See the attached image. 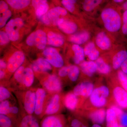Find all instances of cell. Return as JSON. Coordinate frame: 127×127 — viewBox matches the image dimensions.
Listing matches in <instances>:
<instances>
[{
  "label": "cell",
  "instance_id": "d4e9b609",
  "mask_svg": "<svg viewBox=\"0 0 127 127\" xmlns=\"http://www.w3.org/2000/svg\"><path fill=\"white\" fill-rule=\"evenodd\" d=\"M20 127H40L39 123L32 115L25 116L21 120Z\"/></svg>",
  "mask_w": 127,
  "mask_h": 127
},
{
  "label": "cell",
  "instance_id": "60d3db41",
  "mask_svg": "<svg viewBox=\"0 0 127 127\" xmlns=\"http://www.w3.org/2000/svg\"><path fill=\"white\" fill-rule=\"evenodd\" d=\"M122 32L124 35H127V10L125 11L122 17Z\"/></svg>",
  "mask_w": 127,
  "mask_h": 127
},
{
  "label": "cell",
  "instance_id": "7a4b0ae2",
  "mask_svg": "<svg viewBox=\"0 0 127 127\" xmlns=\"http://www.w3.org/2000/svg\"><path fill=\"white\" fill-rule=\"evenodd\" d=\"M108 88L105 86H102L95 88L90 96V101L94 106L101 107L106 104L107 98L109 96Z\"/></svg>",
  "mask_w": 127,
  "mask_h": 127
},
{
  "label": "cell",
  "instance_id": "8d00e7d4",
  "mask_svg": "<svg viewBox=\"0 0 127 127\" xmlns=\"http://www.w3.org/2000/svg\"><path fill=\"white\" fill-rule=\"evenodd\" d=\"M25 68L24 67L21 66L16 70L14 73L15 79L18 82L22 83Z\"/></svg>",
  "mask_w": 127,
  "mask_h": 127
},
{
  "label": "cell",
  "instance_id": "52a82bcc",
  "mask_svg": "<svg viewBox=\"0 0 127 127\" xmlns=\"http://www.w3.org/2000/svg\"><path fill=\"white\" fill-rule=\"evenodd\" d=\"M113 95L116 102L122 108H127V91L122 87H117L113 90Z\"/></svg>",
  "mask_w": 127,
  "mask_h": 127
},
{
  "label": "cell",
  "instance_id": "d590c367",
  "mask_svg": "<svg viewBox=\"0 0 127 127\" xmlns=\"http://www.w3.org/2000/svg\"><path fill=\"white\" fill-rule=\"evenodd\" d=\"M12 122L10 119L5 115H0V126L1 127H11Z\"/></svg>",
  "mask_w": 127,
  "mask_h": 127
},
{
  "label": "cell",
  "instance_id": "4dcf8cb0",
  "mask_svg": "<svg viewBox=\"0 0 127 127\" xmlns=\"http://www.w3.org/2000/svg\"><path fill=\"white\" fill-rule=\"evenodd\" d=\"M79 74V68L77 66L71 65L68 66V76L71 81H76L78 78Z\"/></svg>",
  "mask_w": 127,
  "mask_h": 127
},
{
  "label": "cell",
  "instance_id": "8992f818",
  "mask_svg": "<svg viewBox=\"0 0 127 127\" xmlns=\"http://www.w3.org/2000/svg\"><path fill=\"white\" fill-rule=\"evenodd\" d=\"M94 85L89 82H84L78 84L73 89V93L76 96L88 97L93 92Z\"/></svg>",
  "mask_w": 127,
  "mask_h": 127
},
{
  "label": "cell",
  "instance_id": "2e32d148",
  "mask_svg": "<svg viewBox=\"0 0 127 127\" xmlns=\"http://www.w3.org/2000/svg\"><path fill=\"white\" fill-rule=\"evenodd\" d=\"M80 67L82 72L89 77L92 76L97 71L96 64L93 61L82 62L80 64Z\"/></svg>",
  "mask_w": 127,
  "mask_h": 127
},
{
  "label": "cell",
  "instance_id": "3957f363",
  "mask_svg": "<svg viewBox=\"0 0 127 127\" xmlns=\"http://www.w3.org/2000/svg\"><path fill=\"white\" fill-rule=\"evenodd\" d=\"M24 25L23 20L21 18H17L9 21L6 26L5 32L10 40L15 41L19 37V30Z\"/></svg>",
  "mask_w": 127,
  "mask_h": 127
},
{
  "label": "cell",
  "instance_id": "d6a6232c",
  "mask_svg": "<svg viewBox=\"0 0 127 127\" xmlns=\"http://www.w3.org/2000/svg\"><path fill=\"white\" fill-rule=\"evenodd\" d=\"M118 77L122 87L127 91V74L122 70L118 72Z\"/></svg>",
  "mask_w": 127,
  "mask_h": 127
},
{
  "label": "cell",
  "instance_id": "ee69618b",
  "mask_svg": "<svg viewBox=\"0 0 127 127\" xmlns=\"http://www.w3.org/2000/svg\"><path fill=\"white\" fill-rule=\"evenodd\" d=\"M47 2V0H32V6L35 10L40 5Z\"/></svg>",
  "mask_w": 127,
  "mask_h": 127
},
{
  "label": "cell",
  "instance_id": "91938a15",
  "mask_svg": "<svg viewBox=\"0 0 127 127\" xmlns=\"http://www.w3.org/2000/svg\"><path fill=\"white\" fill-rule=\"evenodd\" d=\"M118 127H124V126H122V125H119V126H118Z\"/></svg>",
  "mask_w": 127,
  "mask_h": 127
},
{
  "label": "cell",
  "instance_id": "6da1fadb",
  "mask_svg": "<svg viewBox=\"0 0 127 127\" xmlns=\"http://www.w3.org/2000/svg\"><path fill=\"white\" fill-rule=\"evenodd\" d=\"M101 18L104 27L108 32H116L122 26V18L120 14L112 8H105L101 14Z\"/></svg>",
  "mask_w": 127,
  "mask_h": 127
},
{
  "label": "cell",
  "instance_id": "c3c4849f",
  "mask_svg": "<svg viewBox=\"0 0 127 127\" xmlns=\"http://www.w3.org/2000/svg\"><path fill=\"white\" fill-rule=\"evenodd\" d=\"M111 108L114 111L117 117L120 118L121 117V116L124 113L122 109H120V108H119L115 106H112Z\"/></svg>",
  "mask_w": 127,
  "mask_h": 127
},
{
  "label": "cell",
  "instance_id": "e575fe53",
  "mask_svg": "<svg viewBox=\"0 0 127 127\" xmlns=\"http://www.w3.org/2000/svg\"><path fill=\"white\" fill-rule=\"evenodd\" d=\"M11 12L9 9L4 13L1 14L0 18V27L1 28L5 25L7 21L11 16Z\"/></svg>",
  "mask_w": 127,
  "mask_h": 127
},
{
  "label": "cell",
  "instance_id": "30bf717a",
  "mask_svg": "<svg viewBox=\"0 0 127 127\" xmlns=\"http://www.w3.org/2000/svg\"><path fill=\"white\" fill-rule=\"evenodd\" d=\"M43 84L47 90L52 92H58L61 89V82L58 77L55 75L49 76Z\"/></svg>",
  "mask_w": 127,
  "mask_h": 127
},
{
  "label": "cell",
  "instance_id": "d6986e66",
  "mask_svg": "<svg viewBox=\"0 0 127 127\" xmlns=\"http://www.w3.org/2000/svg\"><path fill=\"white\" fill-rule=\"evenodd\" d=\"M41 127H63L61 120L58 117L49 116L42 120Z\"/></svg>",
  "mask_w": 127,
  "mask_h": 127
},
{
  "label": "cell",
  "instance_id": "74e56055",
  "mask_svg": "<svg viewBox=\"0 0 127 127\" xmlns=\"http://www.w3.org/2000/svg\"><path fill=\"white\" fill-rule=\"evenodd\" d=\"M10 105L8 101L7 100L2 101L0 104V113L6 115L10 113Z\"/></svg>",
  "mask_w": 127,
  "mask_h": 127
},
{
  "label": "cell",
  "instance_id": "7dc6e473",
  "mask_svg": "<svg viewBox=\"0 0 127 127\" xmlns=\"http://www.w3.org/2000/svg\"><path fill=\"white\" fill-rule=\"evenodd\" d=\"M8 10V5L7 3L4 1L0 2V14L4 13Z\"/></svg>",
  "mask_w": 127,
  "mask_h": 127
},
{
  "label": "cell",
  "instance_id": "9f6ffc18",
  "mask_svg": "<svg viewBox=\"0 0 127 127\" xmlns=\"http://www.w3.org/2000/svg\"><path fill=\"white\" fill-rule=\"evenodd\" d=\"M113 0L116 3H120L123 2L125 0Z\"/></svg>",
  "mask_w": 127,
  "mask_h": 127
},
{
  "label": "cell",
  "instance_id": "4316f807",
  "mask_svg": "<svg viewBox=\"0 0 127 127\" xmlns=\"http://www.w3.org/2000/svg\"><path fill=\"white\" fill-rule=\"evenodd\" d=\"M34 75L32 68L27 67L25 68L22 83L27 87H30L33 84Z\"/></svg>",
  "mask_w": 127,
  "mask_h": 127
},
{
  "label": "cell",
  "instance_id": "ba28073f",
  "mask_svg": "<svg viewBox=\"0 0 127 127\" xmlns=\"http://www.w3.org/2000/svg\"><path fill=\"white\" fill-rule=\"evenodd\" d=\"M66 10L63 7L57 6L50 9L48 12V18L51 23L54 25L57 26L60 16H65L67 14Z\"/></svg>",
  "mask_w": 127,
  "mask_h": 127
},
{
  "label": "cell",
  "instance_id": "484cf974",
  "mask_svg": "<svg viewBox=\"0 0 127 127\" xmlns=\"http://www.w3.org/2000/svg\"><path fill=\"white\" fill-rule=\"evenodd\" d=\"M11 7L17 10H21L27 7L30 4L31 0H6Z\"/></svg>",
  "mask_w": 127,
  "mask_h": 127
},
{
  "label": "cell",
  "instance_id": "9a60e30c",
  "mask_svg": "<svg viewBox=\"0 0 127 127\" xmlns=\"http://www.w3.org/2000/svg\"><path fill=\"white\" fill-rule=\"evenodd\" d=\"M33 70L36 72H47L51 70L52 66L51 64L45 59L40 58L37 59L32 65Z\"/></svg>",
  "mask_w": 127,
  "mask_h": 127
},
{
  "label": "cell",
  "instance_id": "1f68e13d",
  "mask_svg": "<svg viewBox=\"0 0 127 127\" xmlns=\"http://www.w3.org/2000/svg\"><path fill=\"white\" fill-rule=\"evenodd\" d=\"M77 0H62V3L66 9L72 12L75 10V4Z\"/></svg>",
  "mask_w": 127,
  "mask_h": 127
},
{
  "label": "cell",
  "instance_id": "ffe728a7",
  "mask_svg": "<svg viewBox=\"0 0 127 127\" xmlns=\"http://www.w3.org/2000/svg\"><path fill=\"white\" fill-rule=\"evenodd\" d=\"M90 35L88 32L83 31L71 35L69 38L71 42L77 45H82L88 40Z\"/></svg>",
  "mask_w": 127,
  "mask_h": 127
},
{
  "label": "cell",
  "instance_id": "11a10c76",
  "mask_svg": "<svg viewBox=\"0 0 127 127\" xmlns=\"http://www.w3.org/2000/svg\"><path fill=\"white\" fill-rule=\"evenodd\" d=\"M5 76V73L3 71L1 70L0 71V79L3 78H4Z\"/></svg>",
  "mask_w": 127,
  "mask_h": 127
},
{
  "label": "cell",
  "instance_id": "e0dca14e",
  "mask_svg": "<svg viewBox=\"0 0 127 127\" xmlns=\"http://www.w3.org/2000/svg\"><path fill=\"white\" fill-rule=\"evenodd\" d=\"M48 43L54 47H60L63 45L64 38L61 34L52 32H50L47 35Z\"/></svg>",
  "mask_w": 127,
  "mask_h": 127
},
{
  "label": "cell",
  "instance_id": "db71d44e",
  "mask_svg": "<svg viewBox=\"0 0 127 127\" xmlns=\"http://www.w3.org/2000/svg\"><path fill=\"white\" fill-rule=\"evenodd\" d=\"M123 8L124 10H127V1H125L123 4Z\"/></svg>",
  "mask_w": 127,
  "mask_h": 127
},
{
  "label": "cell",
  "instance_id": "b9f144b4",
  "mask_svg": "<svg viewBox=\"0 0 127 127\" xmlns=\"http://www.w3.org/2000/svg\"><path fill=\"white\" fill-rule=\"evenodd\" d=\"M10 39L6 32L2 31L0 32V43L3 45L9 42Z\"/></svg>",
  "mask_w": 127,
  "mask_h": 127
},
{
  "label": "cell",
  "instance_id": "83f0119b",
  "mask_svg": "<svg viewBox=\"0 0 127 127\" xmlns=\"http://www.w3.org/2000/svg\"><path fill=\"white\" fill-rule=\"evenodd\" d=\"M77 98L74 93L68 94L65 98V105L70 110L75 109L77 105Z\"/></svg>",
  "mask_w": 127,
  "mask_h": 127
},
{
  "label": "cell",
  "instance_id": "9c48e42d",
  "mask_svg": "<svg viewBox=\"0 0 127 127\" xmlns=\"http://www.w3.org/2000/svg\"><path fill=\"white\" fill-rule=\"evenodd\" d=\"M35 93L31 91L27 92L25 96L24 107L29 114H32L35 111Z\"/></svg>",
  "mask_w": 127,
  "mask_h": 127
},
{
  "label": "cell",
  "instance_id": "4fadbf2b",
  "mask_svg": "<svg viewBox=\"0 0 127 127\" xmlns=\"http://www.w3.org/2000/svg\"><path fill=\"white\" fill-rule=\"evenodd\" d=\"M35 95V107L34 112L38 116L42 112L43 102L46 96V92L44 89L39 88L37 90Z\"/></svg>",
  "mask_w": 127,
  "mask_h": 127
},
{
  "label": "cell",
  "instance_id": "f5cc1de1",
  "mask_svg": "<svg viewBox=\"0 0 127 127\" xmlns=\"http://www.w3.org/2000/svg\"><path fill=\"white\" fill-rule=\"evenodd\" d=\"M0 68L1 69H5L7 67L6 64L5 63V62L2 60H0Z\"/></svg>",
  "mask_w": 127,
  "mask_h": 127
},
{
  "label": "cell",
  "instance_id": "ab89813d",
  "mask_svg": "<svg viewBox=\"0 0 127 127\" xmlns=\"http://www.w3.org/2000/svg\"><path fill=\"white\" fill-rule=\"evenodd\" d=\"M96 49L95 44L94 42H89L85 46L84 49L85 55L88 56Z\"/></svg>",
  "mask_w": 127,
  "mask_h": 127
},
{
  "label": "cell",
  "instance_id": "bcb514c9",
  "mask_svg": "<svg viewBox=\"0 0 127 127\" xmlns=\"http://www.w3.org/2000/svg\"><path fill=\"white\" fill-rule=\"evenodd\" d=\"M39 19L40 20L41 22L44 23L45 25H49L51 23L50 19L48 18L47 13H46L45 15H43L39 17Z\"/></svg>",
  "mask_w": 127,
  "mask_h": 127
},
{
  "label": "cell",
  "instance_id": "7c38bea8",
  "mask_svg": "<svg viewBox=\"0 0 127 127\" xmlns=\"http://www.w3.org/2000/svg\"><path fill=\"white\" fill-rule=\"evenodd\" d=\"M57 26L59 29L67 34H72L75 33L77 30V26L72 22L60 18L58 21Z\"/></svg>",
  "mask_w": 127,
  "mask_h": 127
},
{
  "label": "cell",
  "instance_id": "6f0895ef",
  "mask_svg": "<svg viewBox=\"0 0 127 127\" xmlns=\"http://www.w3.org/2000/svg\"><path fill=\"white\" fill-rule=\"evenodd\" d=\"M92 127H101V126H100V125H98V124H94V125H93Z\"/></svg>",
  "mask_w": 127,
  "mask_h": 127
},
{
  "label": "cell",
  "instance_id": "5bb4252c",
  "mask_svg": "<svg viewBox=\"0 0 127 127\" xmlns=\"http://www.w3.org/2000/svg\"><path fill=\"white\" fill-rule=\"evenodd\" d=\"M96 43L97 46L100 49L106 50L111 47V40L104 32H100L97 35L96 38Z\"/></svg>",
  "mask_w": 127,
  "mask_h": 127
},
{
  "label": "cell",
  "instance_id": "836d02e7",
  "mask_svg": "<svg viewBox=\"0 0 127 127\" xmlns=\"http://www.w3.org/2000/svg\"><path fill=\"white\" fill-rule=\"evenodd\" d=\"M49 8V5L47 2L44 3L39 6L35 10V14L38 17H40L47 13Z\"/></svg>",
  "mask_w": 127,
  "mask_h": 127
},
{
  "label": "cell",
  "instance_id": "44dd1931",
  "mask_svg": "<svg viewBox=\"0 0 127 127\" xmlns=\"http://www.w3.org/2000/svg\"><path fill=\"white\" fill-rule=\"evenodd\" d=\"M59 99V96L57 94L55 95L53 97L46 109V114L51 115L57 112L60 107Z\"/></svg>",
  "mask_w": 127,
  "mask_h": 127
},
{
  "label": "cell",
  "instance_id": "816d5d0a",
  "mask_svg": "<svg viewBox=\"0 0 127 127\" xmlns=\"http://www.w3.org/2000/svg\"><path fill=\"white\" fill-rule=\"evenodd\" d=\"M19 109L17 107L13 106L10 107L9 112L10 113L13 114H16L18 113Z\"/></svg>",
  "mask_w": 127,
  "mask_h": 127
},
{
  "label": "cell",
  "instance_id": "cb8c5ba5",
  "mask_svg": "<svg viewBox=\"0 0 127 127\" xmlns=\"http://www.w3.org/2000/svg\"><path fill=\"white\" fill-rule=\"evenodd\" d=\"M107 127H118L117 117L112 108H108L106 113Z\"/></svg>",
  "mask_w": 127,
  "mask_h": 127
},
{
  "label": "cell",
  "instance_id": "ac0fdd59",
  "mask_svg": "<svg viewBox=\"0 0 127 127\" xmlns=\"http://www.w3.org/2000/svg\"><path fill=\"white\" fill-rule=\"evenodd\" d=\"M127 59V50H120L114 55L112 60V65L114 69L117 70L121 67L122 64Z\"/></svg>",
  "mask_w": 127,
  "mask_h": 127
},
{
  "label": "cell",
  "instance_id": "277c9868",
  "mask_svg": "<svg viewBox=\"0 0 127 127\" xmlns=\"http://www.w3.org/2000/svg\"><path fill=\"white\" fill-rule=\"evenodd\" d=\"M43 53L46 61L51 65L56 67H61L63 66V59L55 48H47L44 50Z\"/></svg>",
  "mask_w": 127,
  "mask_h": 127
},
{
  "label": "cell",
  "instance_id": "681fc988",
  "mask_svg": "<svg viewBox=\"0 0 127 127\" xmlns=\"http://www.w3.org/2000/svg\"><path fill=\"white\" fill-rule=\"evenodd\" d=\"M120 122L122 126L127 127V113H124L120 118Z\"/></svg>",
  "mask_w": 127,
  "mask_h": 127
},
{
  "label": "cell",
  "instance_id": "603a6c76",
  "mask_svg": "<svg viewBox=\"0 0 127 127\" xmlns=\"http://www.w3.org/2000/svg\"><path fill=\"white\" fill-rule=\"evenodd\" d=\"M72 49L75 54L73 58L74 62L76 64H80L83 61L85 57L84 49L79 45L77 44L73 45Z\"/></svg>",
  "mask_w": 127,
  "mask_h": 127
},
{
  "label": "cell",
  "instance_id": "f907efd6",
  "mask_svg": "<svg viewBox=\"0 0 127 127\" xmlns=\"http://www.w3.org/2000/svg\"><path fill=\"white\" fill-rule=\"evenodd\" d=\"M122 71L127 74V59L124 62L121 66Z\"/></svg>",
  "mask_w": 127,
  "mask_h": 127
},
{
  "label": "cell",
  "instance_id": "5b68a950",
  "mask_svg": "<svg viewBox=\"0 0 127 127\" xmlns=\"http://www.w3.org/2000/svg\"><path fill=\"white\" fill-rule=\"evenodd\" d=\"M25 56L23 53L18 51L14 53L9 58L7 64V68L10 72H15L24 62Z\"/></svg>",
  "mask_w": 127,
  "mask_h": 127
},
{
  "label": "cell",
  "instance_id": "f35d334b",
  "mask_svg": "<svg viewBox=\"0 0 127 127\" xmlns=\"http://www.w3.org/2000/svg\"><path fill=\"white\" fill-rule=\"evenodd\" d=\"M10 96V94L9 91L4 87L0 88V101H2Z\"/></svg>",
  "mask_w": 127,
  "mask_h": 127
},
{
  "label": "cell",
  "instance_id": "f546056e",
  "mask_svg": "<svg viewBox=\"0 0 127 127\" xmlns=\"http://www.w3.org/2000/svg\"><path fill=\"white\" fill-rule=\"evenodd\" d=\"M102 0H84L83 9L86 11L93 10L102 1Z\"/></svg>",
  "mask_w": 127,
  "mask_h": 127
},
{
  "label": "cell",
  "instance_id": "8fae6325",
  "mask_svg": "<svg viewBox=\"0 0 127 127\" xmlns=\"http://www.w3.org/2000/svg\"><path fill=\"white\" fill-rule=\"evenodd\" d=\"M47 41V37L45 32L38 30L34 32L33 43L34 46L40 50H43L45 47Z\"/></svg>",
  "mask_w": 127,
  "mask_h": 127
},
{
  "label": "cell",
  "instance_id": "f1b7e54d",
  "mask_svg": "<svg viewBox=\"0 0 127 127\" xmlns=\"http://www.w3.org/2000/svg\"><path fill=\"white\" fill-rule=\"evenodd\" d=\"M95 63L97 66V71L100 73L107 74L110 72L111 67L101 58L99 57L96 60Z\"/></svg>",
  "mask_w": 127,
  "mask_h": 127
},
{
  "label": "cell",
  "instance_id": "7bdbcfd3",
  "mask_svg": "<svg viewBox=\"0 0 127 127\" xmlns=\"http://www.w3.org/2000/svg\"><path fill=\"white\" fill-rule=\"evenodd\" d=\"M100 56V52L96 48V49L92 52L91 54L88 56V57L89 59L91 61H96L97 59L99 58Z\"/></svg>",
  "mask_w": 127,
  "mask_h": 127
},
{
  "label": "cell",
  "instance_id": "7402d4cb",
  "mask_svg": "<svg viewBox=\"0 0 127 127\" xmlns=\"http://www.w3.org/2000/svg\"><path fill=\"white\" fill-rule=\"evenodd\" d=\"M106 116L105 110L101 108L92 112L90 114V118L93 122L96 124H102L104 122Z\"/></svg>",
  "mask_w": 127,
  "mask_h": 127
},
{
  "label": "cell",
  "instance_id": "f6af8a7d",
  "mask_svg": "<svg viewBox=\"0 0 127 127\" xmlns=\"http://www.w3.org/2000/svg\"><path fill=\"white\" fill-rule=\"evenodd\" d=\"M68 66H64L62 67L59 70L58 74L61 77H65L68 75Z\"/></svg>",
  "mask_w": 127,
  "mask_h": 127
},
{
  "label": "cell",
  "instance_id": "680465c9",
  "mask_svg": "<svg viewBox=\"0 0 127 127\" xmlns=\"http://www.w3.org/2000/svg\"><path fill=\"white\" fill-rule=\"evenodd\" d=\"M77 127H86V126H84V125H83L82 124L81 125H79V126Z\"/></svg>",
  "mask_w": 127,
  "mask_h": 127
}]
</instances>
